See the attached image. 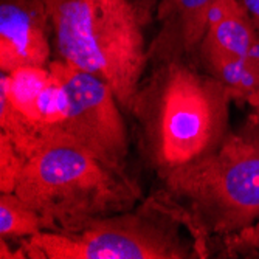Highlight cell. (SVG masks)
<instances>
[{"label": "cell", "instance_id": "6da1fadb", "mask_svg": "<svg viewBox=\"0 0 259 259\" xmlns=\"http://www.w3.org/2000/svg\"><path fill=\"white\" fill-rule=\"evenodd\" d=\"M231 90L188 61L154 65L140 84L132 113L145 157L160 177L213 152L228 132Z\"/></svg>", "mask_w": 259, "mask_h": 259}, {"label": "cell", "instance_id": "7a4b0ae2", "mask_svg": "<svg viewBox=\"0 0 259 259\" xmlns=\"http://www.w3.org/2000/svg\"><path fill=\"white\" fill-rule=\"evenodd\" d=\"M56 59L106 81L132 112L149 64L146 31L160 0H45Z\"/></svg>", "mask_w": 259, "mask_h": 259}, {"label": "cell", "instance_id": "3957f363", "mask_svg": "<svg viewBox=\"0 0 259 259\" xmlns=\"http://www.w3.org/2000/svg\"><path fill=\"white\" fill-rule=\"evenodd\" d=\"M14 193L39 214L44 231L62 234L129 211L141 197L126 169L68 138L40 143L23 164Z\"/></svg>", "mask_w": 259, "mask_h": 259}, {"label": "cell", "instance_id": "277c9868", "mask_svg": "<svg viewBox=\"0 0 259 259\" xmlns=\"http://www.w3.org/2000/svg\"><path fill=\"white\" fill-rule=\"evenodd\" d=\"M238 103L248 107L245 118L213 152L161 177L164 194L205 239L225 238L259 219V93Z\"/></svg>", "mask_w": 259, "mask_h": 259}, {"label": "cell", "instance_id": "5b68a950", "mask_svg": "<svg viewBox=\"0 0 259 259\" xmlns=\"http://www.w3.org/2000/svg\"><path fill=\"white\" fill-rule=\"evenodd\" d=\"M206 239L166 194L95 221L72 233L42 231L22 239L27 259H191L206 257Z\"/></svg>", "mask_w": 259, "mask_h": 259}, {"label": "cell", "instance_id": "8992f818", "mask_svg": "<svg viewBox=\"0 0 259 259\" xmlns=\"http://www.w3.org/2000/svg\"><path fill=\"white\" fill-rule=\"evenodd\" d=\"M49 67L62 79L68 97L67 118L55 138L72 140L112 166L126 169L127 129L112 87L97 75L56 58Z\"/></svg>", "mask_w": 259, "mask_h": 259}, {"label": "cell", "instance_id": "52a82bcc", "mask_svg": "<svg viewBox=\"0 0 259 259\" xmlns=\"http://www.w3.org/2000/svg\"><path fill=\"white\" fill-rule=\"evenodd\" d=\"M53 31L45 0H0V70L47 67Z\"/></svg>", "mask_w": 259, "mask_h": 259}, {"label": "cell", "instance_id": "ba28073f", "mask_svg": "<svg viewBox=\"0 0 259 259\" xmlns=\"http://www.w3.org/2000/svg\"><path fill=\"white\" fill-rule=\"evenodd\" d=\"M214 0H161L157 10L158 33L149 42V62L197 58L206 30L208 11Z\"/></svg>", "mask_w": 259, "mask_h": 259}, {"label": "cell", "instance_id": "9c48e42d", "mask_svg": "<svg viewBox=\"0 0 259 259\" xmlns=\"http://www.w3.org/2000/svg\"><path fill=\"white\" fill-rule=\"evenodd\" d=\"M200 62L206 73L218 78L231 90L234 101L259 93V33L245 58H206L200 59Z\"/></svg>", "mask_w": 259, "mask_h": 259}, {"label": "cell", "instance_id": "30bf717a", "mask_svg": "<svg viewBox=\"0 0 259 259\" xmlns=\"http://www.w3.org/2000/svg\"><path fill=\"white\" fill-rule=\"evenodd\" d=\"M44 231L36 211L16 193H0V238L22 241Z\"/></svg>", "mask_w": 259, "mask_h": 259}, {"label": "cell", "instance_id": "8fae6325", "mask_svg": "<svg viewBox=\"0 0 259 259\" xmlns=\"http://www.w3.org/2000/svg\"><path fill=\"white\" fill-rule=\"evenodd\" d=\"M27 158L13 141L0 134V193H14Z\"/></svg>", "mask_w": 259, "mask_h": 259}, {"label": "cell", "instance_id": "7c38bea8", "mask_svg": "<svg viewBox=\"0 0 259 259\" xmlns=\"http://www.w3.org/2000/svg\"><path fill=\"white\" fill-rule=\"evenodd\" d=\"M227 254L233 256H254L259 257V221L253 225L224 238Z\"/></svg>", "mask_w": 259, "mask_h": 259}, {"label": "cell", "instance_id": "4fadbf2b", "mask_svg": "<svg viewBox=\"0 0 259 259\" xmlns=\"http://www.w3.org/2000/svg\"><path fill=\"white\" fill-rule=\"evenodd\" d=\"M241 4L244 5L248 17L253 22L254 28L259 33V0H241Z\"/></svg>", "mask_w": 259, "mask_h": 259}, {"label": "cell", "instance_id": "5bb4252c", "mask_svg": "<svg viewBox=\"0 0 259 259\" xmlns=\"http://www.w3.org/2000/svg\"><path fill=\"white\" fill-rule=\"evenodd\" d=\"M160 2H161V0H160Z\"/></svg>", "mask_w": 259, "mask_h": 259}]
</instances>
